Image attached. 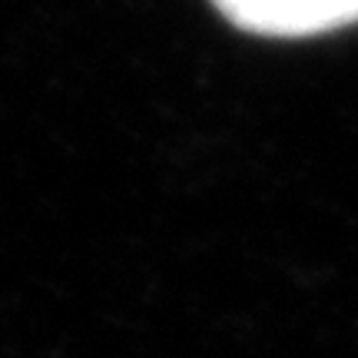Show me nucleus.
<instances>
[{
	"label": "nucleus",
	"instance_id": "f257e3e1",
	"mask_svg": "<svg viewBox=\"0 0 358 358\" xmlns=\"http://www.w3.org/2000/svg\"><path fill=\"white\" fill-rule=\"evenodd\" d=\"M245 34L299 40L358 24V0H213Z\"/></svg>",
	"mask_w": 358,
	"mask_h": 358
}]
</instances>
